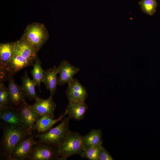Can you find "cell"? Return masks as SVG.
Returning a JSON list of instances; mask_svg holds the SVG:
<instances>
[{"instance_id": "cell-15", "label": "cell", "mask_w": 160, "mask_h": 160, "mask_svg": "<svg viewBox=\"0 0 160 160\" xmlns=\"http://www.w3.org/2000/svg\"><path fill=\"white\" fill-rule=\"evenodd\" d=\"M87 109L85 102H69L65 111L70 119L80 120L84 117Z\"/></svg>"}, {"instance_id": "cell-7", "label": "cell", "mask_w": 160, "mask_h": 160, "mask_svg": "<svg viewBox=\"0 0 160 160\" xmlns=\"http://www.w3.org/2000/svg\"><path fill=\"white\" fill-rule=\"evenodd\" d=\"M22 120V127L29 135L32 134L35 123L41 115L30 108L29 105L25 101L18 108Z\"/></svg>"}, {"instance_id": "cell-24", "label": "cell", "mask_w": 160, "mask_h": 160, "mask_svg": "<svg viewBox=\"0 0 160 160\" xmlns=\"http://www.w3.org/2000/svg\"><path fill=\"white\" fill-rule=\"evenodd\" d=\"M111 155L102 146L101 148L99 160H113Z\"/></svg>"}, {"instance_id": "cell-12", "label": "cell", "mask_w": 160, "mask_h": 160, "mask_svg": "<svg viewBox=\"0 0 160 160\" xmlns=\"http://www.w3.org/2000/svg\"><path fill=\"white\" fill-rule=\"evenodd\" d=\"M0 119L5 123L16 127H22V120L18 109L8 106L0 108Z\"/></svg>"}, {"instance_id": "cell-1", "label": "cell", "mask_w": 160, "mask_h": 160, "mask_svg": "<svg viewBox=\"0 0 160 160\" xmlns=\"http://www.w3.org/2000/svg\"><path fill=\"white\" fill-rule=\"evenodd\" d=\"M6 123L2 127L3 135L1 142V157L10 160L12 151L16 145L29 135L21 127Z\"/></svg>"}, {"instance_id": "cell-18", "label": "cell", "mask_w": 160, "mask_h": 160, "mask_svg": "<svg viewBox=\"0 0 160 160\" xmlns=\"http://www.w3.org/2000/svg\"><path fill=\"white\" fill-rule=\"evenodd\" d=\"M102 132L100 129H92L83 137V142L85 148L92 146L101 145Z\"/></svg>"}, {"instance_id": "cell-4", "label": "cell", "mask_w": 160, "mask_h": 160, "mask_svg": "<svg viewBox=\"0 0 160 160\" xmlns=\"http://www.w3.org/2000/svg\"><path fill=\"white\" fill-rule=\"evenodd\" d=\"M68 116L65 117L57 126L51 128L47 131L36 135L38 141L57 147L70 131L69 121Z\"/></svg>"}, {"instance_id": "cell-19", "label": "cell", "mask_w": 160, "mask_h": 160, "mask_svg": "<svg viewBox=\"0 0 160 160\" xmlns=\"http://www.w3.org/2000/svg\"><path fill=\"white\" fill-rule=\"evenodd\" d=\"M22 80L21 87L25 93L26 97L29 100H35L38 97L35 89V87L37 84L33 80H31L29 78L26 71H25Z\"/></svg>"}, {"instance_id": "cell-3", "label": "cell", "mask_w": 160, "mask_h": 160, "mask_svg": "<svg viewBox=\"0 0 160 160\" xmlns=\"http://www.w3.org/2000/svg\"><path fill=\"white\" fill-rule=\"evenodd\" d=\"M48 31L43 24L33 22L27 26L22 37L37 52L49 38Z\"/></svg>"}, {"instance_id": "cell-11", "label": "cell", "mask_w": 160, "mask_h": 160, "mask_svg": "<svg viewBox=\"0 0 160 160\" xmlns=\"http://www.w3.org/2000/svg\"><path fill=\"white\" fill-rule=\"evenodd\" d=\"M57 68L59 74L58 78V85L59 86L68 84L79 71V68L72 65L66 60L61 61Z\"/></svg>"}, {"instance_id": "cell-5", "label": "cell", "mask_w": 160, "mask_h": 160, "mask_svg": "<svg viewBox=\"0 0 160 160\" xmlns=\"http://www.w3.org/2000/svg\"><path fill=\"white\" fill-rule=\"evenodd\" d=\"M28 160H60L57 147L38 141L33 146Z\"/></svg>"}, {"instance_id": "cell-16", "label": "cell", "mask_w": 160, "mask_h": 160, "mask_svg": "<svg viewBox=\"0 0 160 160\" xmlns=\"http://www.w3.org/2000/svg\"><path fill=\"white\" fill-rule=\"evenodd\" d=\"M15 42L0 44V72L4 71L14 52Z\"/></svg>"}, {"instance_id": "cell-6", "label": "cell", "mask_w": 160, "mask_h": 160, "mask_svg": "<svg viewBox=\"0 0 160 160\" xmlns=\"http://www.w3.org/2000/svg\"><path fill=\"white\" fill-rule=\"evenodd\" d=\"M36 134L29 135L20 141L13 149L10 160H28L33 146L39 141L36 140Z\"/></svg>"}, {"instance_id": "cell-22", "label": "cell", "mask_w": 160, "mask_h": 160, "mask_svg": "<svg viewBox=\"0 0 160 160\" xmlns=\"http://www.w3.org/2000/svg\"><path fill=\"white\" fill-rule=\"evenodd\" d=\"M139 4L143 12L150 15L155 13L157 6L156 0H141Z\"/></svg>"}, {"instance_id": "cell-20", "label": "cell", "mask_w": 160, "mask_h": 160, "mask_svg": "<svg viewBox=\"0 0 160 160\" xmlns=\"http://www.w3.org/2000/svg\"><path fill=\"white\" fill-rule=\"evenodd\" d=\"M33 68L31 71L33 80L35 82L40 90V85L43 76L44 71L41 66V62L39 57H36Z\"/></svg>"}, {"instance_id": "cell-21", "label": "cell", "mask_w": 160, "mask_h": 160, "mask_svg": "<svg viewBox=\"0 0 160 160\" xmlns=\"http://www.w3.org/2000/svg\"><path fill=\"white\" fill-rule=\"evenodd\" d=\"M101 145L92 146L85 148L80 155L89 160H99Z\"/></svg>"}, {"instance_id": "cell-10", "label": "cell", "mask_w": 160, "mask_h": 160, "mask_svg": "<svg viewBox=\"0 0 160 160\" xmlns=\"http://www.w3.org/2000/svg\"><path fill=\"white\" fill-rule=\"evenodd\" d=\"M34 100L35 103L33 105H29L31 110L41 116H47L54 118L56 105L52 97L50 96L49 98L46 99L38 97Z\"/></svg>"}, {"instance_id": "cell-14", "label": "cell", "mask_w": 160, "mask_h": 160, "mask_svg": "<svg viewBox=\"0 0 160 160\" xmlns=\"http://www.w3.org/2000/svg\"><path fill=\"white\" fill-rule=\"evenodd\" d=\"M14 52L28 59L35 60L37 52L22 37L15 41Z\"/></svg>"}, {"instance_id": "cell-2", "label": "cell", "mask_w": 160, "mask_h": 160, "mask_svg": "<svg viewBox=\"0 0 160 160\" xmlns=\"http://www.w3.org/2000/svg\"><path fill=\"white\" fill-rule=\"evenodd\" d=\"M83 137L77 132L70 130L57 147L60 160H66L71 156L81 154L84 149L83 142Z\"/></svg>"}, {"instance_id": "cell-13", "label": "cell", "mask_w": 160, "mask_h": 160, "mask_svg": "<svg viewBox=\"0 0 160 160\" xmlns=\"http://www.w3.org/2000/svg\"><path fill=\"white\" fill-rule=\"evenodd\" d=\"M58 72L57 68L55 66H54L44 71L42 80V82L49 91L50 96L52 97L57 90V87L58 85Z\"/></svg>"}, {"instance_id": "cell-9", "label": "cell", "mask_w": 160, "mask_h": 160, "mask_svg": "<svg viewBox=\"0 0 160 160\" xmlns=\"http://www.w3.org/2000/svg\"><path fill=\"white\" fill-rule=\"evenodd\" d=\"M7 80L9 106L18 109L25 101L26 95L21 87L15 81L13 77L9 78Z\"/></svg>"}, {"instance_id": "cell-17", "label": "cell", "mask_w": 160, "mask_h": 160, "mask_svg": "<svg viewBox=\"0 0 160 160\" xmlns=\"http://www.w3.org/2000/svg\"><path fill=\"white\" fill-rule=\"evenodd\" d=\"M66 115V112L65 111L63 114L56 119L47 116H41L35 123V129L38 133H41L45 132L50 129L56 123L61 120L62 118Z\"/></svg>"}, {"instance_id": "cell-8", "label": "cell", "mask_w": 160, "mask_h": 160, "mask_svg": "<svg viewBox=\"0 0 160 160\" xmlns=\"http://www.w3.org/2000/svg\"><path fill=\"white\" fill-rule=\"evenodd\" d=\"M68 84L65 94L69 102H84L88 95L85 87L75 78L73 79Z\"/></svg>"}, {"instance_id": "cell-23", "label": "cell", "mask_w": 160, "mask_h": 160, "mask_svg": "<svg viewBox=\"0 0 160 160\" xmlns=\"http://www.w3.org/2000/svg\"><path fill=\"white\" fill-rule=\"evenodd\" d=\"M9 106L8 88L3 81L0 82V108Z\"/></svg>"}]
</instances>
